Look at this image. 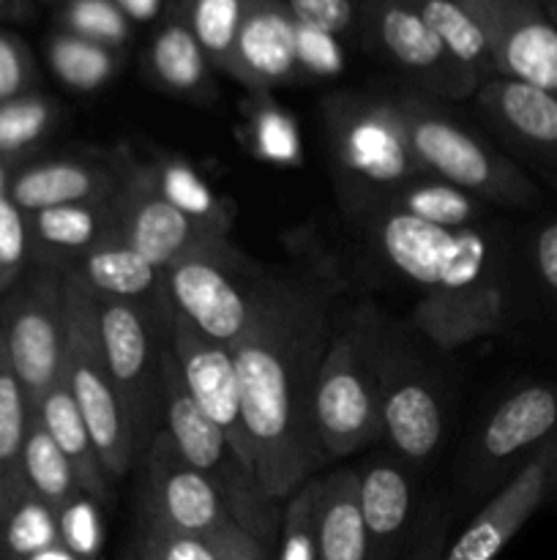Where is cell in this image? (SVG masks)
<instances>
[{
	"label": "cell",
	"instance_id": "cell-1",
	"mask_svg": "<svg viewBox=\"0 0 557 560\" xmlns=\"http://www.w3.org/2000/svg\"><path fill=\"white\" fill-rule=\"evenodd\" d=\"M331 326L333 304L320 282L265 273L254 323L233 348L257 479L278 506L325 463L315 386Z\"/></svg>",
	"mask_w": 557,
	"mask_h": 560
},
{
	"label": "cell",
	"instance_id": "cell-2",
	"mask_svg": "<svg viewBox=\"0 0 557 560\" xmlns=\"http://www.w3.org/2000/svg\"><path fill=\"white\" fill-rule=\"evenodd\" d=\"M320 115L339 200L353 217L386 211L410 180L426 175L393 96L339 91L325 96Z\"/></svg>",
	"mask_w": 557,
	"mask_h": 560
},
{
	"label": "cell",
	"instance_id": "cell-3",
	"mask_svg": "<svg viewBox=\"0 0 557 560\" xmlns=\"http://www.w3.org/2000/svg\"><path fill=\"white\" fill-rule=\"evenodd\" d=\"M388 328L375 304L333 315L315 386V430L325 463L349 457L382 438L380 366Z\"/></svg>",
	"mask_w": 557,
	"mask_h": 560
},
{
	"label": "cell",
	"instance_id": "cell-4",
	"mask_svg": "<svg viewBox=\"0 0 557 560\" xmlns=\"http://www.w3.org/2000/svg\"><path fill=\"white\" fill-rule=\"evenodd\" d=\"M393 98L426 175L448 180L486 206L524 208L538 200L533 180L511 159L459 124L437 98L420 91H402Z\"/></svg>",
	"mask_w": 557,
	"mask_h": 560
},
{
	"label": "cell",
	"instance_id": "cell-5",
	"mask_svg": "<svg viewBox=\"0 0 557 560\" xmlns=\"http://www.w3.org/2000/svg\"><path fill=\"white\" fill-rule=\"evenodd\" d=\"M162 427L173 435L178 452L222 492L233 523L276 550L284 506L265 495L249 459L191 402L169 348L164 355Z\"/></svg>",
	"mask_w": 557,
	"mask_h": 560
},
{
	"label": "cell",
	"instance_id": "cell-6",
	"mask_svg": "<svg viewBox=\"0 0 557 560\" xmlns=\"http://www.w3.org/2000/svg\"><path fill=\"white\" fill-rule=\"evenodd\" d=\"M66 277V348H63V383L74 397L87 432L93 438L98 459L107 479H126L140 463L129 416L118 397L107 359H104L102 337L96 326V304L93 293L63 271Z\"/></svg>",
	"mask_w": 557,
	"mask_h": 560
},
{
	"label": "cell",
	"instance_id": "cell-7",
	"mask_svg": "<svg viewBox=\"0 0 557 560\" xmlns=\"http://www.w3.org/2000/svg\"><path fill=\"white\" fill-rule=\"evenodd\" d=\"M104 359L129 416L137 454L162 430L164 408V310L93 295Z\"/></svg>",
	"mask_w": 557,
	"mask_h": 560
},
{
	"label": "cell",
	"instance_id": "cell-8",
	"mask_svg": "<svg viewBox=\"0 0 557 560\" xmlns=\"http://www.w3.org/2000/svg\"><path fill=\"white\" fill-rule=\"evenodd\" d=\"M366 222L388 266L424 293L464 290L497 279L495 249L481 228H440L391 208Z\"/></svg>",
	"mask_w": 557,
	"mask_h": 560
},
{
	"label": "cell",
	"instance_id": "cell-9",
	"mask_svg": "<svg viewBox=\"0 0 557 560\" xmlns=\"http://www.w3.org/2000/svg\"><path fill=\"white\" fill-rule=\"evenodd\" d=\"M167 306L197 331L235 348L251 328L265 271L238 246L194 255L164 268Z\"/></svg>",
	"mask_w": 557,
	"mask_h": 560
},
{
	"label": "cell",
	"instance_id": "cell-10",
	"mask_svg": "<svg viewBox=\"0 0 557 560\" xmlns=\"http://www.w3.org/2000/svg\"><path fill=\"white\" fill-rule=\"evenodd\" d=\"M5 355L33 405L63 375L66 277L58 268L27 266L0 306Z\"/></svg>",
	"mask_w": 557,
	"mask_h": 560
},
{
	"label": "cell",
	"instance_id": "cell-11",
	"mask_svg": "<svg viewBox=\"0 0 557 560\" xmlns=\"http://www.w3.org/2000/svg\"><path fill=\"white\" fill-rule=\"evenodd\" d=\"M358 38L437 102L475 96L481 77L453 58L410 0H358Z\"/></svg>",
	"mask_w": 557,
	"mask_h": 560
},
{
	"label": "cell",
	"instance_id": "cell-12",
	"mask_svg": "<svg viewBox=\"0 0 557 560\" xmlns=\"http://www.w3.org/2000/svg\"><path fill=\"white\" fill-rule=\"evenodd\" d=\"M380 421L391 452L410 468H420L446 441V399L429 366L396 342L388 328L380 366Z\"/></svg>",
	"mask_w": 557,
	"mask_h": 560
},
{
	"label": "cell",
	"instance_id": "cell-13",
	"mask_svg": "<svg viewBox=\"0 0 557 560\" xmlns=\"http://www.w3.org/2000/svg\"><path fill=\"white\" fill-rule=\"evenodd\" d=\"M140 514L162 528L197 539H213L233 525L222 492L175 446L167 430H158L140 457Z\"/></svg>",
	"mask_w": 557,
	"mask_h": 560
},
{
	"label": "cell",
	"instance_id": "cell-14",
	"mask_svg": "<svg viewBox=\"0 0 557 560\" xmlns=\"http://www.w3.org/2000/svg\"><path fill=\"white\" fill-rule=\"evenodd\" d=\"M164 337H167V348L173 353L178 375L183 381L191 402L200 408V413H205V419H211L229 438V443L254 468V454H251V438L249 430H246L233 348L197 331L189 320H183L169 306L164 312Z\"/></svg>",
	"mask_w": 557,
	"mask_h": 560
},
{
	"label": "cell",
	"instance_id": "cell-15",
	"mask_svg": "<svg viewBox=\"0 0 557 560\" xmlns=\"http://www.w3.org/2000/svg\"><path fill=\"white\" fill-rule=\"evenodd\" d=\"M115 230L162 271L186 257L233 249L229 235L213 233L211 228L169 206L153 189L137 159L115 195Z\"/></svg>",
	"mask_w": 557,
	"mask_h": 560
},
{
	"label": "cell",
	"instance_id": "cell-16",
	"mask_svg": "<svg viewBox=\"0 0 557 560\" xmlns=\"http://www.w3.org/2000/svg\"><path fill=\"white\" fill-rule=\"evenodd\" d=\"M552 435H557V386L530 383L508 394L481 424L467 465V485L486 490L517 474Z\"/></svg>",
	"mask_w": 557,
	"mask_h": 560
},
{
	"label": "cell",
	"instance_id": "cell-17",
	"mask_svg": "<svg viewBox=\"0 0 557 560\" xmlns=\"http://www.w3.org/2000/svg\"><path fill=\"white\" fill-rule=\"evenodd\" d=\"M495 74L557 96V22L544 0H475Z\"/></svg>",
	"mask_w": 557,
	"mask_h": 560
},
{
	"label": "cell",
	"instance_id": "cell-18",
	"mask_svg": "<svg viewBox=\"0 0 557 560\" xmlns=\"http://www.w3.org/2000/svg\"><path fill=\"white\" fill-rule=\"evenodd\" d=\"M552 435L500 490L470 520L467 528L448 545L442 560H495L511 545L513 536L549 498V468L555 452Z\"/></svg>",
	"mask_w": 557,
	"mask_h": 560
},
{
	"label": "cell",
	"instance_id": "cell-19",
	"mask_svg": "<svg viewBox=\"0 0 557 560\" xmlns=\"http://www.w3.org/2000/svg\"><path fill=\"white\" fill-rule=\"evenodd\" d=\"M227 77L249 93H273L304 80L298 20L284 0H251L238 27Z\"/></svg>",
	"mask_w": 557,
	"mask_h": 560
},
{
	"label": "cell",
	"instance_id": "cell-20",
	"mask_svg": "<svg viewBox=\"0 0 557 560\" xmlns=\"http://www.w3.org/2000/svg\"><path fill=\"white\" fill-rule=\"evenodd\" d=\"M131 162L134 159L129 153L44 159L11 173L9 197L22 213H36L69 202L109 200L118 195Z\"/></svg>",
	"mask_w": 557,
	"mask_h": 560
},
{
	"label": "cell",
	"instance_id": "cell-21",
	"mask_svg": "<svg viewBox=\"0 0 557 560\" xmlns=\"http://www.w3.org/2000/svg\"><path fill=\"white\" fill-rule=\"evenodd\" d=\"M358 474L366 560H399L413 530L415 476L393 452L371 454Z\"/></svg>",
	"mask_w": 557,
	"mask_h": 560
},
{
	"label": "cell",
	"instance_id": "cell-22",
	"mask_svg": "<svg viewBox=\"0 0 557 560\" xmlns=\"http://www.w3.org/2000/svg\"><path fill=\"white\" fill-rule=\"evenodd\" d=\"M508 295L502 279L464 290H431L420 295L410 328L442 350H457L506 328Z\"/></svg>",
	"mask_w": 557,
	"mask_h": 560
},
{
	"label": "cell",
	"instance_id": "cell-23",
	"mask_svg": "<svg viewBox=\"0 0 557 560\" xmlns=\"http://www.w3.org/2000/svg\"><path fill=\"white\" fill-rule=\"evenodd\" d=\"M66 271L102 299L131 301V304L151 306V310L167 306L162 268L142 257L118 230L91 246Z\"/></svg>",
	"mask_w": 557,
	"mask_h": 560
},
{
	"label": "cell",
	"instance_id": "cell-24",
	"mask_svg": "<svg viewBox=\"0 0 557 560\" xmlns=\"http://www.w3.org/2000/svg\"><path fill=\"white\" fill-rule=\"evenodd\" d=\"M31 266L66 271L115 230V197L25 213Z\"/></svg>",
	"mask_w": 557,
	"mask_h": 560
},
{
	"label": "cell",
	"instance_id": "cell-25",
	"mask_svg": "<svg viewBox=\"0 0 557 560\" xmlns=\"http://www.w3.org/2000/svg\"><path fill=\"white\" fill-rule=\"evenodd\" d=\"M213 63L183 20L167 5L151 42L142 49V74L158 91L189 102H211Z\"/></svg>",
	"mask_w": 557,
	"mask_h": 560
},
{
	"label": "cell",
	"instance_id": "cell-26",
	"mask_svg": "<svg viewBox=\"0 0 557 560\" xmlns=\"http://www.w3.org/2000/svg\"><path fill=\"white\" fill-rule=\"evenodd\" d=\"M473 98L478 113L502 135L557 159V96L495 74L481 82Z\"/></svg>",
	"mask_w": 557,
	"mask_h": 560
},
{
	"label": "cell",
	"instance_id": "cell-27",
	"mask_svg": "<svg viewBox=\"0 0 557 560\" xmlns=\"http://www.w3.org/2000/svg\"><path fill=\"white\" fill-rule=\"evenodd\" d=\"M31 413L42 421V427L49 432L55 446L66 454L76 479H80L82 492L91 495L96 503H102V506H109L112 503V481L104 474V465L98 459L96 446H93L91 432H87V424L82 419L80 408H76L74 397L66 388L63 375L33 405Z\"/></svg>",
	"mask_w": 557,
	"mask_h": 560
},
{
	"label": "cell",
	"instance_id": "cell-28",
	"mask_svg": "<svg viewBox=\"0 0 557 560\" xmlns=\"http://www.w3.org/2000/svg\"><path fill=\"white\" fill-rule=\"evenodd\" d=\"M317 558L366 560V530L355 470L344 468L322 479L317 503Z\"/></svg>",
	"mask_w": 557,
	"mask_h": 560
},
{
	"label": "cell",
	"instance_id": "cell-29",
	"mask_svg": "<svg viewBox=\"0 0 557 560\" xmlns=\"http://www.w3.org/2000/svg\"><path fill=\"white\" fill-rule=\"evenodd\" d=\"M142 170H145L153 189H156L169 206L183 211L186 217H191L194 222L211 228L213 233H233L235 213L233 208H229V202L222 200L186 159L173 156V153H156L151 162H142Z\"/></svg>",
	"mask_w": 557,
	"mask_h": 560
},
{
	"label": "cell",
	"instance_id": "cell-30",
	"mask_svg": "<svg viewBox=\"0 0 557 560\" xmlns=\"http://www.w3.org/2000/svg\"><path fill=\"white\" fill-rule=\"evenodd\" d=\"M424 16L426 25L437 33L448 52L473 69L481 80L495 77L489 38L481 22L475 0H410Z\"/></svg>",
	"mask_w": 557,
	"mask_h": 560
},
{
	"label": "cell",
	"instance_id": "cell-31",
	"mask_svg": "<svg viewBox=\"0 0 557 560\" xmlns=\"http://www.w3.org/2000/svg\"><path fill=\"white\" fill-rule=\"evenodd\" d=\"M44 55L52 74L66 88L80 93H93L115 80L123 66V49L74 36V33L55 31L44 44Z\"/></svg>",
	"mask_w": 557,
	"mask_h": 560
},
{
	"label": "cell",
	"instance_id": "cell-32",
	"mask_svg": "<svg viewBox=\"0 0 557 560\" xmlns=\"http://www.w3.org/2000/svg\"><path fill=\"white\" fill-rule=\"evenodd\" d=\"M391 211L407 213V217L420 219V222L440 224V228H481L486 219V202L467 191L457 189L448 180L435 178V175H420L410 180L391 202Z\"/></svg>",
	"mask_w": 557,
	"mask_h": 560
},
{
	"label": "cell",
	"instance_id": "cell-33",
	"mask_svg": "<svg viewBox=\"0 0 557 560\" xmlns=\"http://www.w3.org/2000/svg\"><path fill=\"white\" fill-rule=\"evenodd\" d=\"M22 485L38 501L47 503L55 514L82 495L74 468L33 413L31 424H27L25 446H22Z\"/></svg>",
	"mask_w": 557,
	"mask_h": 560
},
{
	"label": "cell",
	"instance_id": "cell-34",
	"mask_svg": "<svg viewBox=\"0 0 557 560\" xmlns=\"http://www.w3.org/2000/svg\"><path fill=\"white\" fill-rule=\"evenodd\" d=\"M60 545L58 514L25 485L0 501V560H31Z\"/></svg>",
	"mask_w": 557,
	"mask_h": 560
},
{
	"label": "cell",
	"instance_id": "cell-35",
	"mask_svg": "<svg viewBox=\"0 0 557 560\" xmlns=\"http://www.w3.org/2000/svg\"><path fill=\"white\" fill-rule=\"evenodd\" d=\"M244 118V142L257 159L284 167H298L304 162L298 126L282 104L273 102V93H249Z\"/></svg>",
	"mask_w": 557,
	"mask_h": 560
},
{
	"label": "cell",
	"instance_id": "cell-36",
	"mask_svg": "<svg viewBox=\"0 0 557 560\" xmlns=\"http://www.w3.org/2000/svg\"><path fill=\"white\" fill-rule=\"evenodd\" d=\"M251 0H169V9L189 25L213 69L227 74L235 36Z\"/></svg>",
	"mask_w": 557,
	"mask_h": 560
},
{
	"label": "cell",
	"instance_id": "cell-37",
	"mask_svg": "<svg viewBox=\"0 0 557 560\" xmlns=\"http://www.w3.org/2000/svg\"><path fill=\"white\" fill-rule=\"evenodd\" d=\"M31 424V402L14 375L0 339V501L22 487V446Z\"/></svg>",
	"mask_w": 557,
	"mask_h": 560
},
{
	"label": "cell",
	"instance_id": "cell-38",
	"mask_svg": "<svg viewBox=\"0 0 557 560\" xmlns=\"http://www.w3.org/2000/svg\"><path fill=\"white\" fill-rule=\"evenodd\" d=\"M58 120V104L42 93H25L0 104V156L16 159L31 151L52 131Z\"/></svg>",
	"mask_w": 557,
	"mask_h": 560
},
{
	"label": "cell",
	"instance_id": "cell-39",
	"mask_svg": "<svg viewBox=\"0 0 557 560\" xmlns=\"http://www.w3.org/2000/svg\"><path fill=\"white\" fill-rule=\"evenodd\" d=\"M58 31L123 49L131 42V20L115 0H69L55 14Z\"/></svg>",
	"mask_w": 557,
	"mask_h": 560
},
{
	"label": "cell",
	"instance_id": "cell-40",
	"mask_svg": "<svg viewBox=\"0 0 557 560\" xmlns=\"http://www.w3.org/2000/svg\"><path fill=\"white\" fill-rule=\"evenodd\" d=\"M322 479H309L287 498L282 512V530L276 541V560L317 558V503Z\"/></svg>",
	"mask_w": 557,
	"mask_h": 560
},
{
	"label": "cell",
	"instance_id": "cell-41",
	"mask_svg": "<svg viewBox=\"0 0 557 560\" xmlns=\"http://www.w3.org/2000/svg\"><path fill=\"white\" fill-rule=\"evenodd\" d=\"M102 503L93 501L91 495L82 492L80 498L63 506L58 512V530L60 545L71 552L76 560H96L104 547V520Z\"/></svg>",
	"mask_w": 557,
	"mask_h": 560
},
{
	"label": "cell",
	"instance_id": "cell-42",
	"mask_svg": "<svg viewBox=\"0 0 557 560\" xmlns=\"http://www.w3.org/2000/svg\"><path fill=\"white\" fill-rule=\"evenodd\" d=\"M298 25L333 38H355L360 25L358 0H284Z\"/></svg>",
	"mask_w": 557,
	"mask_h": 560
},
{
	"label": "cell",
	"instance_id": "cell-43",
	"mask_svg": "<svg viewBox=\"0 0 557 560\" xmlns=\"http://www.w3.org/2000/svg\"><path fill=\"white\" fill-rule=\"evenodd\" d=\"M31 266L27 249L25 213L11 202L9 195H0V293L9 290Z\"/></svg>",
	"mask_w": 557,
	"mask_h": 560
},
{
	"label": "cell",
	"instance_id": "cell-44",
	"mask_svg": "<svg viewBox=\"0 0 557 560\" xmlns=\"http://www.w3.org/2000/svg\"><path fill=\"white\" fill-rule=\"evenodd\" d=\"M131 536L140 541L142 550L151 560H218L208 539L175 534V530L151 523L142 514H137V525Z\"/></svg>",
	"mask_w": 557,
	"mask_h": 560
},
{
	"label": "cell",
	"instance_id": "cell-45",
	"mask_svg": "<svg viewBox=\"0 0 557 560\" xmlns=\"http://www.w3.org/2000/svg\"><path fill=\"white\" fill-rule=\"evenodd\" d=\"M38 82V66L25 38L0 27V104L33 93Z\"/></svg>",
	"mask_w": 557,
	"mask_h": 560
},
{
	"label": "cell",
	"instance_id": "cell-46",
	"mask_svg": "<svg viewBox=\"0 0 557 560\" xmlns=\"http://www.w3.org/2000/svg\"><path fill=\"white\" fill-rule=\"evenodd\" d=\"M451 545V514L442 501H431L415 517L399 560H442Z\"/></svg>",
	"mask_w": 557,
	"mask_h": 560
},
{
	"label": "cell",
	"instance_id": "cell-47",
	"mask_svg": "<svg viewBox=\"0 0 557 560\" xmlns=\"http://www.w3.org/2000/svg\"><path fill=\"white\" fill-rule=\"evenodd\" d=\"M298 60L304 77H333L344 66L339 38L304 25H298Z\"/></svg>",
	"mask_w": 557,
	"mask_h": 560
},
{
	"label": "cell",
	"instance_id": "cell-48",
	"mask_svg": "<svg viewBox=\"0 0 557 560\" xmlns=\"http://www.w3.org/2000/svg\"><path fill=\"white\" fill-rule=\"evenodd\" d=\"M530 255H533V268L541 288L557 304V219H549L535 230Z\"/></svg>",
	"mask_w": 557,
	"mask_h": 560
},
{
	"label": "cell",
	"instance_id": "cell-49",
	"mask_svg": "<svg viewBox=\"0 0 557 560\" xmlns=\"http://www.w3.org/2000/svg\"><path fill=\"white\" fill-rule=\"evenodd\" d=\"M208 541H211L218 560H276V550L262 545L260 539L246 534V530L238 528L235 523L227 525L224 530H218V534Z\"/></svg>",
	"mask_w": 557,
	"mask_h": 560
},
{
	"label": "cell",
	"instance_id": "cell-50",
	"mask_svg": "<svg viewBox=\"0 0 557 560\" xmlns=\"http://www.w3.org/2000/svg\"><path fill=\"white\" fill-rule=\"evenodd\" d=\"M33 20H36V3L33 0H0V22L25 25V22Z\"/></svg>",
	"mask_w": 557,
	"mask_h": 560
},
{
	"label": "cell",
	"instance_id": "cell-51",
	"mask_svg": "<svg viewBox=\"0 0 557 560\" xmlns=\"http://www.w3.org/2000/svg\"><path fill=\"white\" fill-rule=\"evenodd\" d=\"M115 3L126 11V16H129L131 22L147 20V16H153V11L158 9V0H115Z\"/></svg>",
	"mask_w": 557,
	"mask_h": 560
},
{
	"label": "cell",
	"instance_id": "cell-52",
	"mask_svg": "<svg viewBox=\"0 0 557 560\" xmlns=\"http://www.w3.org/2000/svg\"><path fill=\"white\" fill-rule=\"evenodd\" d=\"M112 560H151V558L145 556V550H142V545H140V541H137L134 536H131V539H129V545H126L123 550H120L118 556H115Z\"/></svg>",
	"mask_w": 557,
	"mask_h": 560
},
{
	"label": "cell",
	"instance_id": "cell-53",
	"mask_svg": "<svg viewBox=\"0 0 557 560\" xmlns=\"http://www.w3.org/2000/svg\"><path fill=\"white\" fill-rule=\"evenodd\" d=\"M31 560H76V558L71 556V552L66 550L63 545H55V547H49V550H44V552H38V556H33Z\"/></svg>",
	"mask_w": 557,
	"mask_h": 560
},
{
	"label": "cell",
	"instance_id": "cell-54",
	"mask_svg": "<svg viewBox=\"0 0 557 560\" xmlns=\"http://www.w3.org/2000/svg\"><path fill=\"white\" fill-rule=\"evenodd\" d=\"M11 159L0 156V195H9V180H11Z\"/></svg>",
	"mask_w": 557,
	"mask_h": 560
},
{
	"label": "cell",
	"instance_id": "cell-55",
	"mask_svg": "<svg viewBox=\"0 0 557 560\" xmlns=\"http://www.w3.org/2000/svg\"><path fill=\"white\" fill-rule=\"evenodd\" d=\"M549 495H557V438H555V452H552V468H549Z\"/></svg>",
	"mask_w": 557,
	"mask_h": 560
},
{
	"label": "cell",
	"instance_id": "cell-56",
	"mask_svg": "<svg viewBox=\"0 0 557 560\" xmlns=\"http://www.w3.org/2000/svg\"><path fill=\"white\" fill-rule=\"evenodd\" d=\"M544 5L552 16H557V0H544Z\"/></svg>",
	"mask_w": 557,
	"mask_h": 560
},
{
	"label": "cell",
	"instance_id": "cell-57",
	"mask_svg": "<svg viewBox=\"0 0 557 560\" xmlns=\"http://www.w3.org/2000/svg\"><path fill=\"white\" fill-rule=\"evenodd\" d=\"M55 3H60V5H63V3H69V0H55Z\"/></svg>",
	"mask_w": 557,
	"mask_h": 560
},
{
	"label": "cell",
	"instance_id": "cell-58",
	"mask_svg": "<svg viewBox=\"0 0 557 560\" xmlns=\"http://www.w3.org/2000/svg\"><path fill=\"white\" fill-rule=\"evenodd\" d=\"M552 20H555V22H557V16H552Z\"/></svg>",
	"mask_w": 557,
	"mask_h": 560
}]
</instances>
